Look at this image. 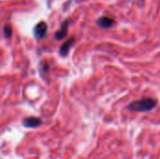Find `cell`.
I'll return each instance as SVG.
<instances>
[{
  "label": "cell",
  "mask_w": 160,
  "mask_h": 159,
  "mask_svg": "<svg viewBox=\"0 0 160 159\" xmlns=\"http://www.w3.org/2000/svg\"><path fill=\"white\" fill-rule=\"evenodd\" d=\"M158 105V101L152 97H143L140 100H135L127 106V109L134 112H148L153 111Z\"/></svg>",
  "instance_id": "6da1fadb"
},
{
  "label": "cell",
  "mask_w": 160,
  "mask_h": 159,
  "mask_svg": "<svg viewBox=\"0 0 160 159\" xmlns=\"http://www.w3.org/2000/svg\"><path fill=\"white\" fill-rule=\"evenodd\" d=\"M48 31V25L45 22H39L34 28V35L36 38L38 39H42Z\"/></svg>",
  "instance_id": "7a4b0ae2"
},
{
  "label": "cell",
  "mask_w": 160,
  "mask_h": 159,
  "mask_svg": "<svg viewBox=\"0 0 160 159\" xmlns=\"http://www.w3.org/2000/svg\"><path fill=\"white\" fill-rule=\"evenodd\" d=\"M97 23L99 27L101 28H104V29H108V28H111L112 27L114 24H115V21L110 17H107V16H103V17H100L98 21H97Z\"/></svg>",
  "instance_id": "3957f363"
},
{
  "label": "cell",
  "mask_w": 160,
  "mask_h": 159,
  "mask_svg": "<svg viewBox=\"0 0 160 159\" xmlns=\"http://www.w3.org/2000/svg\"><path fill=\"white\" fill-rule=\"evenodd\" d=\"M68 23H69V21L68 20H66L65 22H62L61 24V28L59 31H57L54 35V37L56 40H61L63 38H65L68 35Z\"/></svg>",
  "instance_id": "277c9868"
},
{
  "label": "cell",
  "mask_w": 160,
  "mask_h": 159,
  "mask_svg": "<svg viewBox=\"0 0 160 159\" xmlns=\"http://www.w3.org/2000/svg\"><path fill=\"white\" fill-rule=\"evenodd\" d=\"M22 125L27 128H35L41 125V120L38 117H27L22 121Z\"/></svg>",
  "instance_id": "5b68a950"
},
{
  "label": "cell",
  "mask_w": 160,
  "mask_h": 159,
  "mask_svg": "<svg viewBox=\"0 0 160 159\" xmlns=\"http://www.w3.org/2000/svg\"><path fill=\"white\" fill-rule=\"evenodd\" d=\"M75 42V38L74 37H70L68 41H66L60 48V54L62 56H67L68 54V52L70 50V48L72 47V45Z\"/></svg>",
  "instance_id": "8992f818"
},
{
  "label": "cell",
  "mask_w": 160,
  "mask_h": 159,
  "mask_svg": "<svg viewBox=\"0 0 160 159\" xmlns=\"http://www.w3.org/2000/svg\"><path fill=\"white\" fill-rule=\"evenodd\" d=\"M4 35L7 38H10L11 36H12V29L10 27V25L8 24H6L5 27H4Z\"/></svg>",
  "instance_id": "52a82bcc"
},
{
  "label": "cell",
  "mask_w": 160,
  "mask_h": 159,
  "mask_svg": "<svg viewBox=\"0 0 160 159\" xmlns=\"http://www.w3.org/2000/svg\"><path fill=\"white\" fill-rule=\"evenodd\" d=\"M141 1H144V0H141Z\"/></svg>",
  "instance_id": "ba28073f"
}]
</instances>
